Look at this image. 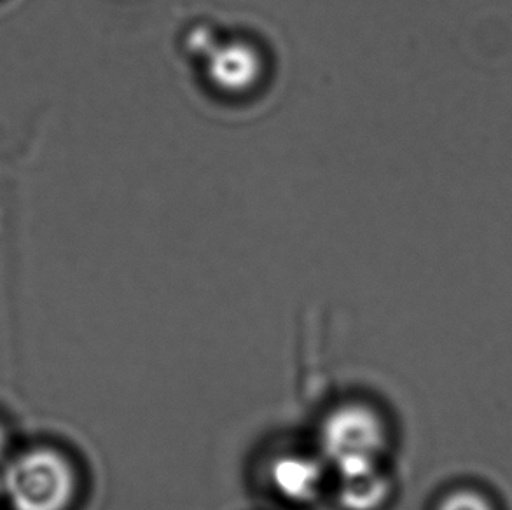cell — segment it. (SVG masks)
<instances>
[{"label":"cell","mask_w":512,"mask_h":510,"mask_svg":"<svg viewBox=\"0 0 512 510\" xmlns=\"http://www.w3.org/2000/svg\"><path fill=\"white\" fill-rule=\"evenodd\" d=\"M439 510H493L485 498L472 491H458L446 498Z\"/></svg>","instance_id":"obj_5"},{"label":"cell","mask_w":512,"mask_h":510,"mask_svg":"<svg viewBox=\"0 0 512 510\" xmlns=\"http://www.w3.org/2000/svg\"><path fill=\"white\" fill-rule=\"evenodd\" d=\"M340 500L346 509H378L388 495V481L378 472L376 463L340 472Z\"/></svg>","instance_id":"obj_3"},{"label":"cell","mask_w":512,"mask_h":510,"mask_svg":"<svg viewBox=\"0 0 512 510\" xmlns=\"http://www.w3.org/2000/svg\"><path fill=\"white\" fill-rule=\"evenodd\" d=\"M385 444L380 418L364 406H343L322 427V448L336 469L376 462Z\"/></svg>","instance_id":"obj_2"},{"label":"cell","mask_w":512,"mask_h":510,"mask_svg":"<svg viewBox=\"0 0 512 510\" xmlns=\"http://www.w3.org/2000/svg\"><path fill=\"white\" fill-rule=\"evenodd\" d=\"M320 467L310 458L285 456L273 465L271 479L277 490L291 500H310L319 488Z\"/></svg>","instance_id":"obj_4"},{"label":"cell","mask_w":512,"mask_h":510,"mask_svg":"<svg viewBox=\"0 0 512 510\" xmlns=\"http://www.w3.org/2000/svg\"><path fill=\"white\" fill-rule=\"evenodd\" d=\"M4 490L13 510H65L76 493V474L55 449H30L7 467Z\"/></svg>","instance_id":"obj_1"},{"label":"cell","mask_w":512,"mask_h":510,"mask_svg":"<svg viewBox=\"0 0 512 510\" xmlns=\"http://www.w3.org/2000/svg\"><path fill=\"white\" fill-rule=\"evenodd\" d=\"M4 449H6V432H4V428L0 425V455L4 453Z\"/></svg>","instance_id":"obj_6"}]
</instances>
